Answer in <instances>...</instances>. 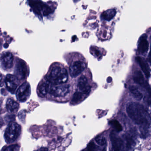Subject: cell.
Listing matches in <instances>:
<instances>
[{
  "instance_id": "4",
  "label": "cell",
  "mask_w": 151,
  "mask_h": 151,
  "mask_svg": "<svg viewBox=\"0 0 151 151\" xmlns=\"http://www.w3.org/2000/svg\"><path fill=\"white\" fill-rule=\"evenodd\" d=\"M29 2L34 13L40 15L41 14L42 12L44 16H46L52 12L50 7L44 4L42 1H29Z\"/></svg>"
},
{
  "instance_id": "12",
  "label": "cell",
  "mask_w": 151,
  "mask_h": 151,
  "mask_svg": "<svg viewBox=\"0 0 151 151\" xmlns=\"http://www.w3.org/2000/svg\"><path fill=\"white\" fill-rule=\"evenodd\" d=\"M133 79L136 83L145 88L150 94V87L147 81L145 80L144 76L140 70H137L134 73Z\"/></svg>"
},
{
  "instance_id": "5",
  "label": "cell",
  "mask_w": 151,
  "mask_h": 151,
  "mask_svg": "<svg viewBox=\"0 0 151 151\" xmlns=\"http://www.w3.org/2000/svg\"><path fill=\"white\" fill-rule=\"evenodd\" d=\"M31 93V89L29 84L27 82L23 83L17 91V98L21 102H25L29 98Z\"/></svg>"
},
{
  "instance_id": "28",
  "label": "cell",
  "mask_w": 151,
  "mask_h": 151,
  "mask_svg": "<svg viewBox=\"0 0 151 151\" xmlns=\"http://www.w3.org/2000/svg\"><path fill=\"white\" fill-rule=\"evenodd\" d=\"M83 151H86V150H83Z\"/></svg>"
},
{
  "instance_id": "25",
  "label": "cell",
  "mask_w": 151,
  "mask_h": 151,
  "mask_svg": "<svg viewBox=\"0 0 151 151\" xmlns=\"http://www.w3.org/2000/svg\"><path fill=\"white\" fill-rule=\"evenodd\" d=\"M87 151H97L98 147L94 142L91 141L87 145Z\"/></svg>"
},
{
  "instance_id": "20",
  "label": "cell",
  "mask_w": 151,
  "mask_h": 151,
  "mask_svg": "<svg viewBox=\"0 0 151 151\" xmlns=\"http://www.w3.org/2000/svg\"><path fill=\"white\" fill-rule=\"evenodd\" d=\"M85 94L80 91H77L74 93L71 99V103L73 104H77L83 100Z\"/></svg>"
},
{
  "instance_id": "29",
  "label": "cell",
  "mask_w": 151,
  "mask_h": 151,
  "mask_svg": "<svg viewBox=\"0 0 151 151\" xmlns=\"http://www.w3.org/2000/svg\"><path fill=\"white\" fill-rule=\"evenodd\" d=\"M112 151V150H111V151Z\"/></svg>"
},
{
  "instance_id": "3",
  "label": "cell",
  "mask_w": 151,
  "mask_h": 151,
  "mask_svg": "<svg viewBox=\"0 0 151 151\" xmlns=\"http://www.w3.org/2000/svg\"><path fill=\"white\" fill-rule=\"evenodd\" d=\"M22 132V127L16 122H11L5 131L4 137L8 144L13 143L18 138Z\"/></svg>"
},
{
  "instance_id": "27",
  "label": "cell",
  "mask_w": 151,
  "mask_h": 151,
  "mask_svg": "<svg viewBox=\"0 0 151 151\" xmlns=\"http://www.w3.org/2000/svg\"><path fill=\"white\" fill-rule=\"evenodd\" d=\"M102 151H107L106 148H104V149H103V150H102Z\"/></svg>"
},
{
  "instance_id": "10",
  "label": "cell",
  "mask_w": 151,
  "mask_h": 151,
  "mask_svg": "<svg viewBox=\"0 0 151 151\" xmlns=\"http://www.w3.org/2000/svg\"><path fill=\"white\" fill-rule=\"evenodd\" d=\"M27 69L26 64L22 60L17 61L16 66L15 73L17 78L24 79L27 75Z\"/></svg>"
},
{
  "instance_id": "8",
  "label": "cell",
  "mask_w": 151,
  "mask_h": 151,
  "mask_svg": "<svg viewBox=\"0 0 151 151\" xmlns=\"http://www.w3.org/2000/svg\"><path fill=\"white\" fill-rule=\"evenodd\" d=\"M5 81L8 90L13 94L14 93L19 85L17 77L14 75L8 74L6 76Z\"/></svg>"
},
{
  "instance_id": "26",
  "label": "cell",
  "mask_w": 151,
  "mask_h": 151,
  "mask_svg": "<svg viewBox=\"0 0 151 151\" xmlns=\"http://www.w3.org/2000/svg\"><path fill=\"white\" fill-rule=\"evenodd\" d=\"M3 84V77L2 75L0 73V86H2Z\"/></svg>"
},
{
  "instance_id": "15",
  "label": "cell",
  "mask_w": 151,
  "mask_h": 151,
  "mask_svg": "<svg viewBox=\"0 0 151 151\" xmlns=\"http://www.w3.org/2000/svg\"><path fill=\"white\" fill-rule=\"evenodd\" d=\"M136 60L141 67V69L143 70L146 77L147 78H149L150 76V70L147 62L143 58L139 57H136Z\"/></svg>"
},
{
  "instance_id": "17",
  "label": "cell",
  "mask_w": 151,
  "mask_h": 151,
  "mask_svg": "<svg viewBox=\"0 0 151 151\" xmlns=\"http://www.w3.org/2000/svg\"><path fill=\"white\" fill-rule=\"evenodd\" d=\"M49 87V83H48V82L40 83L37 88V93L39 96L42 98L45 97L48 92Z\"/></svg>"
},
{
  "instance_id": "14",
  "label": "cell",
  "mask_w": 151,
  "mask_h": 151,
  "mask_svg": "<svg viewBox=\"0 0 151 151\" xmlns=\"http://www.w3.org/2000/svg\"><path fill=\"white\" fill-rule=\"evenodd\" d=\"M149 47V44L146 39V35H143L139 39L138 45V52L140 54L144 55L147 52Z\"/></svg>"
},
{
  "instance_id": "19",
  "label": "cell",
  "mask_w": 151,
  "mask_h": 151,
  "mask_svg": "<svg viewBox=\"0 0 151 151\" xmlns=\"http://www.w3.org/2000/svg\"><path fill=\"white\" fill-rule=\"evenodd\" d=\"M129 91L137 99L141 100L143 98V94L139 91L137 87L134 86H130Z\"/></svg>"
},
{
  "instance_id": "18",
  "label": "cell",
  "mask_w": 151,
  "mask_h": 151,
  "mask_svg": "<svg viewBox=\"0 0 151 151\" xmlns=\"http://www.w3.org/2000/svg\"><path fill=\"white\" fill-rule=\"evenodd\" d=\"M116 11L114 9H110L104 11L101 14V18L106 21H110L115 16Z\"/></svg>"
},
{
  "instance_id": "6",
  "label": "cell",
  "mask_w": 151,
  "mask_h": 151,
  "mask_svg": "<svg viewBox=\"0 0 151 151\" xmlns=\"http://www.w3.org/2000/svg\"><path fill=\"white\" fill-rule=\"evenodd\" d=\"M70 86L69 85H60L58 86L49 85L48 92L52 96L55 97L64 96L69 91Z\"/></svg>"
},
{
  "instance_id": "9",
  "label": "cell",
  "mask_w": 151,
  "mask_h": 151,
  "mask_svg": "<svg viewBox=\"0 0 151 151\" xmlns=\"http://www.w3.org/2000/svg\"><path fill=\"white\" fill-rule=\"evenodd\" d=\"M77 87L85 95H88L91 91V86L88 84L86 77L82 76L78 80Z\"/></svg>"
},
{
  "instance_id": "21",
  "label": "cell",
  "mask_w": 151,
  "mask_h": 151,
  "mask_svg": "<svg viewBox=\"0 0 151 151\" xmlns=\"http://www.w3.org/2000/svg\"><path fill=\"white\" fill-rule=\"evenodd\" d=\"M126 141V147L127 150H130L135 145L136 143L132 137L130 135H126L125 136Z\"/></svg>"
},
{
  "instance_id": "24",
  "label": "cell",
  "mask_w": 151,
  "mask_h": 151,
  "mask_svg": "<svg viewBox=\"0 0 151 151\" xmlns=\"http://www.w3.org/2000/svg\"><path fill=\"white\" fill-rule=\"evenodd\" d=\"M95 141L98 145L101 146L105 145L106 143V139L104 137H97L95 138Z\"/></svg>"
},
{
  "instance_id": "7",
  "label": "cell",
  "mask_w": 151,
  "mask_h": 151,
  "mask_svg": "<svg viewBox=\"0 0 151 151\" xmlns=\"http://www.w3.org/2000/svg\"><path fill=\"white\" fill-rule=\"evenodd\" d=\"M86 67V63L84 62L81 61L74 62L70 66V75L72 77H76L84 71Z\"/></svg>"
},
{
  "instance_id": "13",
  "label": "cell",
  "mask_w": 151,
  "mask_h": 151,
  "mask_svg": "<svg viewBox=\"0 0 151 151\" xmlns=\"http://www.w3.org/2000/svg\"><path fill=\"white\" fill-rule=\"evenodd\" d=\"M110 138L114 151H121L122 149V140L120 138L117 137L114 131L110 133Z\"/></svg>"
},
{
  "instance_id": "22",
  "label": "cell",
  "mask_w": 151,
  "mask_h": 151,
  "mask_svg": "<svg viewBox=\"0 0 151 151\" xmlns=\"http://www.w3.org/2000/svg\"><path fill=\"white\" fill-rule=\"evenodd\" d=\"M20 146L18 144H14L8 146H5L1 149V151H19Z\"/></svg>"
},
{
  "instance_id": "16",
  "label": "cell",
  "mask_w": 151,
  "mask_h": 151,
  "mask_svg": "<svg viewBox=\"0 0 151 151\" xmlns=\"http://www.w3.org/2000/svg\"><path fill=\"white\" fill-rule=\"evenodd\" d=\"M6 108L9 113H16L19 109V104L14 99L9 98L7 101Z\"/></svg>"
},
{
  "instance_id": "23",
  "label": "cell",
  "mask_w": 151,
  "mask_h": 151,
  "mask_svg": "<svg viewBox=\"0 0 151 151\" xmlns=\"http://www.w3.org/2000/svg\"><path fill=\"white\" fill-rule=\"evenodd\" d=\"M109 124L116 130V131L119 132L122 130L123 129L122 125L117 120H112L109 122Z\"/></svg>"
},
{
  "instance_id": "2",
  "label": "cell",
  "mask_w": 151,
  "mask_h": 151,
  "mask_svg": "<svg viewBox=\"0 0 151 151\" xmlns=\"http://www.w3.org/2000/svg\"><path fill=\"white\" fill-rule=\"evenodd\" d=\"M68 78V74L67 70L59 66H55L51 70L47 79L48 83L56 86L65 83Z\"/></svg>"
},
{
  "instance_id": "1",
  "label": "cell",
  "mask_w": 151,
  "mask_h": 151,
  "mask_svg": "<svg viewBox=\"0 0 151 151\" xmlns=\"http://www.w3.org/2000/svg\"><path fill=\"white\" fill-rule=\"evenodd\" d=\"M127 113L129 117L137 124L143 126L144 130L148 129L149 122L148 112L144 106L138 102H131L127 106Z\"/></svg>"
},
{
  "instance_id": "11",
  "label": "cell",
  "mask_w": 151,
  "mask_h": 151,
  "mask_svg": "<svg viewBox=\"0 0 151 151\" xmlns=\"http://www.w3.org/2000/svg\"><path fill=\"white\" fill-rule=\"evenodd\" d=\"M14 56L12 53L6 52L4 53L1 57V63L5 70L10 69L14 64Z\"/></svg>"
}]
</instances>
